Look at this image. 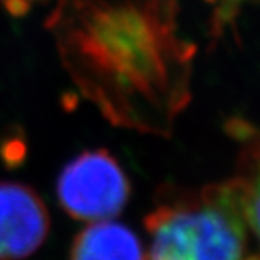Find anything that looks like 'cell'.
I'll list each match as a JSON object with an SVG mask.
<instances>
[{"label": "cell", "mask_w": 260, "mask_h": 260, "mask_svg": "<svg viewBox=\"0 0 260 260\" xmlns=\"http://www.w3.org/2000/svg\"><path fill=\"white\" fill-rule=\"evenodd\" d=\"M50 229L43 199L27 185L0 182V260H21L40 249Z\"/></svg>", "instance_id": "4"}, {"label": "cell", "mask_w": 260, "mask_h": 260, "mask_svg": "<svg viewBox=\"0 0 260 260\" xmlns=\"http://www.w3.org/2000/svg\"><path fill=\"white\" fill-rule=\"evenodd\" d=\"M241 0H222L219 4V11H218V21L219 24H226L229 22L231 17L235 14L238 10V4Z\"/></svg>", "instance_id": "8"}, {"label": "cell", "mask_w": 260, "mask_h": 260, "mask_svg": "<svg viewBox=\"0 0 260 260\" xmlns=\"http://www.w3.org/2000/svg\"><path fill=\"white\" fill-rule=\"evenodd\" d=\"M71 260H146L138 237L121 222L105 219L89 224L76 237Z\"/></svg>", "instance_id": "5"}, {"label": "cell", "mask_w": 260, "mask_h": 260, "mask_svg": "<svg viewBox=\"0 0 260 260\" xmlns=\"http://www.w3.org/2000/svg\"><path fill=\"white\" fill-rule=\"evenodd\" d=\"M40 2H43V0H0V5L13 16H22L35 4H40Z\"/></svg>", "instance_id": "7"}, {"label": "cell", "mask_w": 260, "mask_h": 260, "mask_svg": "<svg viewBox=\"0 0 260 260\" xmlns=\"http://www.w3.org/2000/svg\"><path fill=\"white\" fill-rule=\"evenodd\" d=\"M235 177L243 187L246 219L255 246L260 251V130H255L248 138L241 151V161Z\"/></svg>", "instance_id": "6"}, {"label": "cell", "mask_w": 260, "mask_h": 260, "mask_svg": "<svg viewBox=\"0 0 260 260\" xmlns=\"http://www.w3.org/2000/svg\"><path fill=\"white\" fill-rule=\"evenodd\" d=\"M177 0H58L47 21L82 96L115 125L166 134L190 99Z\"/></svg>", "instance_id": "1"}, {"label": "cell", "mask_w": 260, "mask_h": 260, "mask_svg": "<svg viewBox=\"0 0 260 260\" xmlns=\"http://www.w3.org/2000/svg\"><path fill=\"white\" fill-rule=\"evenodd\" d=\"M57 194L69 216L96 222L111 219L125 207L130 185L113 155L107 151H88L64 166Z\"/></svg>", "instance_id": "3"}, {"label": "cell", "mask_w": 260, "mask_h": 260, "mask_svg": "<svg viewBox=\"0 0 260 260\" xmlns=\"http://www.w3.org/2000/svg\"><path fill=\"white\" fill-rule=\"evenodd\" d=\"M146 260H260L251 249L245 191L237 177L166 196L146 216Z\"/></svg>", "instance_id": "2"}]
</instances>
